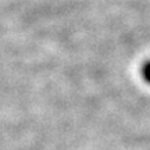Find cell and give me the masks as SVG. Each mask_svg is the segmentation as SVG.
<instances>
[{
    "label": "cell",
    "instance_id": "cell-1",
    "mask_svg": "<svg viewBox=\"0 0 150 150\" xmlns=\"http://www.w3.org/2000/svg\"><path fill=\"white\" fill-rule=\"evenodd\" d=\"M140 74H142V78L146 83L150 85V60H147L145 64L142 65V70H140Z\"/></svg>",
    "mask_w": 150,
    "mask_h": 150
}]
</instances>
